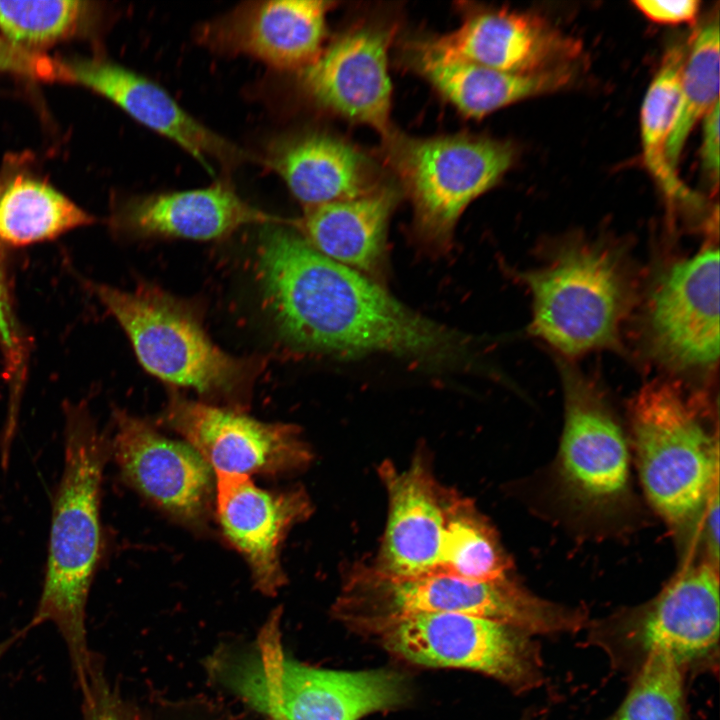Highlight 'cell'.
I'll return each instance as SVG.
<instances>
[{
	"label": "cell",
	"mask_w": 720,
	"mask_h": 720,
	"mask_svg": "<svg viewBox=\"0 0 720 720\" xmlns=\"http://www.w3.org/2000/svg\"><path fill=\"white\" fill-rule=\"evenodd\" d=\"M284 225H264L257 267L266 304L289 344L337 356L383 352L432 365L465 353L462 336L410 310Z\"/></svg>",
	"instance_id": "obj_1"
},
{
	"label": "cell",
	"mask_w": 720,
	"mask_h": 720,
	"mask_svg": "<svg viewBox=\"0 0 720 720\" xmlns=\"http://www.w3.org/2000/svg\"><path fill=\"white\" fill-rule=\"evenodd\" d=\"M110 441L83 406L66 409L64 465L53 496L45 578L28 628L49 622L64 639L78 683L94 655L88 649L86 605L103 546L102 475Z\"/></svg>",
	"instance_id": "obj_2"
},
{
	"label": "cell",
	"mask_w": 720,
	"mask_h": 720,
	"mask_svg": "<svg viewBox=\"0 0 720 720\" xmlns=\"http://www.w3.org/2000/svg\"><path fill=\"white\" fill-rule=\"evenodd\" d=\"M520 278L532 295L533 335L566 356L618 344L635 288L627 258L616 247L569 240Z\"/></svg>",
	"instance_id": "obj_3"
},
{
	"label": "cell",
	"mask_w": 720,
	"mask_h": 720,
	"mask_svg": "<svg viewBox=\"0 0 720 720\" xmlns=\"http://www.w3.org/2000/svg\"><path fill=\"white\" fill-rule=\"evenodd\" d=\"M215 672L271 720H359L399 704L404 691L392 672L318 669L287 658L277 617L267 623L254 652L217 660Z\"/></svg>",
	"instance_id": "obj_4"
},
{
	"label": "cell",
	"mask_w": 720,
	"mask_h": 720,
	"mask_svg": "<svg viewBox=\"0 0 720 720\" xmlns=\"http://www.w3.org/2000/svg\"><path fill=\"white\" fill-rule=\"evenodd\" d=\"M632 441L645 493L671 525L691 522L719 480L718 441L675 385L649 383L632 400Z\"/></svg>",
	"instance_id": "obj_5"
},
{
	"label": "cell",
	"mask_w": 720,
	"mask_h": 720,
	"mask_svg": "<svg viewBox=\"0 0 720 720\" xmlns=\"http://www.w3.org/2000/svg\"><path fill=\"white\" fill-rule=\"evenodd\" d=\"M339 607L366 620L414 613H451L494 620L528 634L578 630L585 616L539 599L506 578L476 582L445 573L392 577L370 564L348 575Z\"/></svg>",
	"instance_id": "obj_6"
},
{
	"label": "cell",
	"mask_w": 720,
	"mask_h": 720,
	"mask_svg": "<svg viewBox=\"0 0 720 720\" xmlns=\"http://www.w3.org/2000/svg\"><path fill=\"white\" fill-rule=\"evenodd\" d=\"M384 140L413 204L417 235L435 251L448 248L464 209L502 178L515 154L508 142L465 134L413 138L394 131Z\"/></svg>",
	"instance_id": "obj_7"
},
{
	"label": "cell",
	"mask_w": 720,
	"mask_h": 720,
	"mask_svg": "<svg viewBox=\"0 0 720 720\" xmlns=\"http://www.w3.org/2000/svg\"><path fill=\"white\" fill-rule=\"evenodd\" d=\"M100 301L126 332L139 362L161 380L204 394L235 391L249 364L219 349L195 315L163 291H124L94 285Z\"/></svg>",
	"instance_id": "obj_8"
},
{
	"label": "cell",
	"mask_w": 720,
	"mask_h": 720,
	"mask_svg": "<svg viewBox=\"0 0 720 720\" xmlns=\"http://www.w3.org/2000/svg\"><path fill=\"white\" fill-rule=\"evenodd\" d=\"M718 575L708 560L685 568L653 601L599 624L592 640L623 667L638 669L661 653L682 671L712 668L719 656Z\"/></svg>",
	"instance_id": "obj_9"
},
{
	"label": "cell",
	"mask_w": 720,
	"mask_h": 720,
	"mask_svg": "<svg viewBox=\"0 0 720 720\" xmlns=\"http://www.w3.org/2000/svg\"><path fill=\"white\" fill-rule=\"evenodd\" d=\"M393 653L415 664L469 669L513 688L541 679L537 648L529 634L476 616L414 613L367 620Z\"/></svg>",
	"instance_id": "obj_10"
},
{
	"label": "cell",
	"mask_w": 720,
	"mask_h": 720,
	"mask_svg": "<svg viewBox=\"0 0 720 720\" xmlns=\"http://www.w3.org/2000/svg\"><path fill=\"white\" fill-rule=\"evenodd\" d=\"M648 342L677 370L712 368L719 358V252L702 249L669 267L656 282L646 313Z\"/></svg>",
	"instance_id": "obj_11"
},
{
	"label": "cell",
	"mask_w": 720,
	"mask_h": 720,
	"mask_svg": "<svg viewBox=\"0 0 720 720\" xmlns=\"http://www.w3.org/2000/svg\"><path fill=\"white\" fill-rule=\"evenodd\" d=\"M164 420L216 473L291 472L312 459L294 425L265 423L177 396L171 399Z\"/></svg>",
	"instance_id": "obj_12"
},
{
	"label": "cell",
	"mask_w": 720,
	"mask_h": 720,
	"mask_svg": "<svg viewBox=\"0 0 720 720\" xmlns=\"http://www.w3.org/2000/svg\"><path fill=\"white\" fill-rule=\"evenodd\" d=\"M391 40L392 30L378 24L345 32L299 71L301 88L319 106L366 124L385 139L395 131L387 61Z\"/></svg>",
	"instance_id": "obj_13"
},
{
	"label": "cell",
	"mask_w": 720,
	"mask_h": 720,
	"mask_svg": "<svg viewBox=\"0 0 720 720\" xmlns=\"http://www.w3.org/2000/svg\"><path fill=\"white\" fill-rule=\"evenodd\" d=\"M110 452L122 478L178 520L200 525L208 514L212 468L189 444L169 439L146 421L114 413Z\"/></svg>",
	"instance_id": "obj_14"
},
{
	"label": "cell",
	"mask_w": 720,
	"mask_h": 720,
	"mask_svg": "<svg viewBox=\"0 0 720 720\" xmlns=\"http://www.w3.org/2000/svg\"><path fill=\"white\" fill-rule=\"evenodd\" d=\"M429 52L512 74H534L571 64L580 46L536 15L475 9L454 31L420 43Z\"/></svg>",
	"instance_id": "obj_15"
},
{
	"label": "cell",
	"mask_w": 720,
	"mask_h": 720,
	"mask_svg": "<svg viewBox=\"0 0 720 720\" xmlns=\"http://www.w3.org/2000/svg\"><path fill=\"white\" fill-rule=\"evenodd\" d=\"M565 421L560 470L582 501L605 504L627 488L629 455L625 437L607 404L581 375L563 367Z\"/></svg>",
	"instance_id": "obj_16"
},
{
	"label": "cell",
	"mask_w": 720,
	"mask_h": 720,
	"mask_svg": "<svg viewBox=\"0 0 720 720\" xmlns=\"http://www.w3.org/2000/svg\"><path fill=\"white\" fill-rule=\"evenodd\" d=\"M378 473L388 499L381 544L373 563L392 577L435 573L440 565L448 491L440 487L425 455L403 469L383 462Z\"/></svg>",
	"instance_id": "obj_17"
},
{
	"label": "cell",
	"mask_w": 720,
	"mask_h": 720,
	"mask_svg": "<svg viewBox=\"0 0 720 720\" xmlns=\"http://www.w3.org/2000/svg\"><path fill=\"white\" fill-rule=\"evenodd\" d=\"M323 0L247 2L206 24L200 40L210 48L254 57L272 67L300 71L322 51L326 14Z\"/></svg>",
	"instance_id": "obj_18"
},
{
	"label": "cell",
	"mask_w": 720,
	"mask_h": 720,
	"mask_svg": "<svg viewBox=\"0 0 720 720\" xmlns=\"http://www.w3.org/2000/svg\"><path fill=\"white\" fill-rule=\"evenodd\" d=\"M62 74L180 146L209 173H213L211 160L231 166L247 158L245 152L189 114L163 87L128 68L106 60H76L65 64Z\"/></svg>",
	"instance_id": "obj_19"
},
{
	"label": "cell",
	"mask_w": 720,
	"mask_h": 720,
	"mask_svg": "<svg viewBox=\"0 0 720 720\" xmlns=\"http://www.w3.org/2000/svg\"><path fill=\"white\" fill-rule=\"evenodd\" d=\"M217 518L225 537L247 560L256 587L272 595L285 582L280 546L289 529L309 517L302 489L270 492L249 475L216 473Z\"/></svg>",
	"instance_id": "obj_20"
},
{
	"label": "cell",
	"mask_w": 720,
	"mask_h": 720,
	"mask_svg": "<svg viewBox=\"0 0 720 720\" xmlns=\"http://www.w3.org/2000/svg\"><path fill=\"white\" fill-rule=\"evenodd\" d=\"M122 228L142 237L214 240L249 224H286L248 204L224 182L209 187L146 195L119 216Z\"/></svg>",
	"instance_id": "obj_21"
},
{
	"label": "cell",
	"mask_w": 720,
	"mask_h": 720,
	"mask_svg": "<svg viewBox=\"0 0 720 720\" xmlns=\"http://www.w3.org/2000/svg\"><path fill=\"white\" fill-rule=\"evenodd\" d=\"M265 163L305 209L352 199L379 185L370 159L338 137L306 132L278 139Z\"/></svg>",
	"instance_id": "obj_22"
},
{
	"label": "cell",
	"mask_w": 720,
	"mask_h": 720,
	"mask_svg": "<svg viewBox=\"0 0 720 720\" xmlns=\"http://www.w3.org/2000/svg\"><path fill=\"white\" fill-rule=\"evenodd\" d=\"M397 190L379 185L356 198L305 209L295 222L306 241L331 260L378 282L386 265V232Z\"/></svg>",
	"instance_id": "obj_23"
},
{
	"label": "cell",
	"mask_w": 720,
	"mask_h": 720,
	"mask_svg": "<svg viewBox=\"0 0 720 720\" xmlns=\"http://www.w3.org/2000/svg\"><path fill=\"white\" fill-rule=\"evenodd\" d=\"M415 69L458 111L482 118L517 101L565 87L572 64L534 74L506 73L480 65L441 58L421 45L413 47Z\"/></svg>",
	"instance_id": "obj_24"
},
{
	"label": "cell",
	"mask_w": 720,
	"mask_h": 720,
	"mask_svg": "<svg viewBox=\"0 0 720 720\" xmlns=\"http://www.w3.org/2000/svg\"><path fill=\"white\" fill-rule=\"evenodd\" d=\"M92 218L41 181L18 177L0 191V241L26 246L86 225Z\"/></svg>",
	"instance_id": "obj_25"
},
{
	"label": "cell",
	"mask_w": 720,
	"mask_h": 720,
	"mask_svg": "<svg viewBox=\"0 0 720 720\" xmlns=\"http://www.w3.org/2000/svg\"><path fill=\"white\" fill-rule=\"evenodd\" d=\"M684 61L682 47H673L664 56L642 104L641 141L644 162L665 194L672 199L694 202V194L679 180L666 158V145L681 106Z\"/></svg>",
	"instance_id": "obj_26"
},
{
	"label": "cell",
	"mask_w": 720,
	"mask_h": 720,
	"mask_svg": "<svg viewBox=\"0 0 720 720\" xmlns=\"http://www.w3.org/2000/svg\"><path fill=\"white\" fill-rule=\"evenodd\" d=\"M509 568L510 561L495 532L474 505L448 493L440 565L436 572L486 582L506 578Z\"/></svg>",
	"instance_id": "obj_27"
},
{
	"label": "cell",
	"mask_w": 720,
	"mask_h": 720,
	"mask_svg": "<svg viewBox=\"0 0 720 720\" xmlns=\"http://www.w3.org/2000/svg\"><path fill=\"white\" fill-rule=\"evenodd\" d=\"M719 35L716 17L697 32L685 57L680 111L666 145V158L674 170L695 123L719 103Z\"/></svg>",
	"instance_id": "obj_28"
},
{
	"label": "cell",
	"mask_w": 720,
	"mask_h": 720,
	"mask_svg": "<svg viewBox=\"0 0 720 720\" xmlns=\"http://www.w3.org/2000/svg\"><path fill=\"white\" fill-rule=\"evenodd\" d=\"M637 670L624 702L609 720H690L683 671L672 659L651 654Z\"/></svg>",
	"instance_id": "obj_29"
},
{
	"label": "cell",
	"mask_w": 720,
	"mask_h": 720,
	"mask_svg": "<svg viewBox=\"0 0 720 720\" xmlns=\"http://www.w3.org/2000/svg\"><path fill=\"white\" fill-rule=\"evenodd\" d=\"M78 0L0 1V29L15 45H39L67 33L84 10Z\"/></svg>",
	"instance_id": "obj_30"
},
{
	"label": "cell",
	"mask_w": 720,
	"mask_h": 720,
	"mask_svg": "<svg viewBox=\"0 0 720 720\" xmlns=\"http://www.w3.org/2000/svg\"><path fill=\"white\" fill-rule=\"evenodd\" d=\"M80 689L83 720H137L110 688L95 656Z\"/></svg>",
	"instance_id": "obj_31"
},
{
	"label": "cell",
	"mask_w": 720,
	"mask_h": 720,
	"mask_svg": "<svg viewBox=\"0 0 720 720\" xmlns=\"http://www.w3.org/2000/svg\"><path fill=\"white\" fill-rule=\"evenodd\" d=\"M7 71L43 78H53L62 74L61 68L47 58L28 53L9 40L0 38V73Z\"/></svg>",
	"instance_id": "obj_32"
},
{
	"label": "cell",
	"mask_w": 720,
	"mask_h": 720,
	"mask_svg": "<svg viewBox=\"0 0 720 720\" xmlns=\"http://www.w3.org/2000/svg\"><path fill=\"white\" fill-rule=\"evenodd\" d=\"M633 4L649 20L671 25L694 21L700 10L698 0H637Z\"/></svg>",
	"instance_id": "obj_33"
},
{
	"label": "cell",
	"mask_w": 720,
	"mask_h": 720,
	"mask_svg": "<svg viewBox=\"0 0 720 720\" xmlns=\"http://www.w3.org/2000/svg\"><path fill=\"white\" fill-rule=\"evenodd\" d=\"M702 162L710 180L717 185L719 178V103L704 117Z\"/></svg>",
	"instance_id": "obj_34"
},
{
	"label": "cell",
	"mask_w": 720,
	"mask_h": 720,
	"mask_svg": "<svg viewBox=\"0 0 720 720\" xmlns=\"http://www.w3.org/2000/svg\"><path fill=\"white\" fill-rule=\"evenodd\" d=\"M705 542L708 561L718 569L719 566V481H717L706 501Z\"/></svg>",
	"instance_id": "obj_35"
},
{
	"label": "cell",
	"mask_w": 720,
	"mask_h": 720,
	"mask_svg": "<svg viewBox=\"0 0 720 720\" xmlns=\"http://www.w3.org/2000/svg\"><path fill=\"white\" fill-rule=\"evenodd\" d=\"M0 342L8 356L18 354V336L10 307L3 273L0 267Z\"/></svg>",
	"instance_id": "obj_36"
},
{
	"label": "cell",
	"mask_w": 720,
	"mask_h": 720,
	"mask_svg": "<svg viewBox=\"0 0 720 720\" xmlns=\"http://www.w3.org/2000/svg\"><path fill=\"white\" fill-rule=\"evenodd\" d=\"M19 638V635H14L13 637L4 640L3 642H0V659L5 654V652L9 649V647Z\"/></svg>",
	"instance_id": "obj_37"
}]
</instances>
